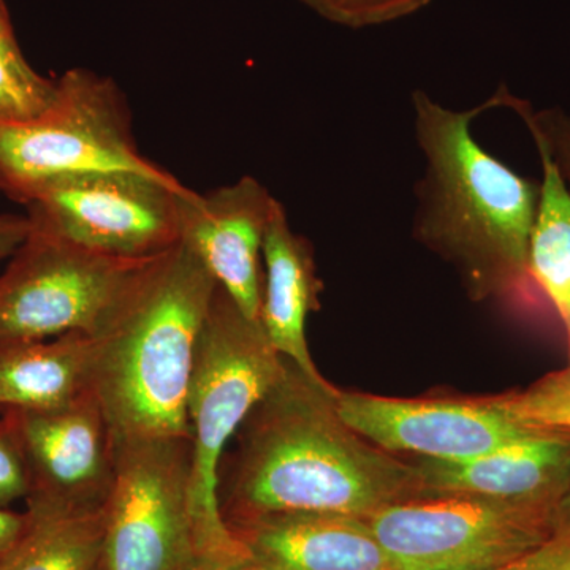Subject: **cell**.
<instances>
[{
	"mask_svg": "<svg viewBox=\"0 0 570 570\" xmlns=\"http://www.w3.org/2000/svg\"><path fill=\"white\" fill-rule=\"evenodd\" d=\"M189 187L137 174H96L40 187L24 202L37 230L108 257L142 261L179 245Z\"/></svg>",
	"mask_w": 570,
	"mask_h": 570,
	"instance_id": "9",
	"label": "cell"
},
{
	"mask_svg": "<svg viewBox=\"0 0 570 570\" xmlns=\"http://www.w3.org/2000/svg\"><path fill=\"white\" fill-rule=\"evenodd\" d=\"M20 438L31 515H86L107 508L118 444L102 404L88 393L52 411H2Z\"/></svg>",
	"mask_w": 570,
	"mask_h": 570,
	"instance_id": "10",
	"label": "cell"
},
{
	"mask_svg": "<svg viewBox=\"0 0 570 570\" xmlns=\"http://www.w3.org/2000/svg\"><path fill=\"white\" fill-rule=\"evenodd\" d=\"M28 527V513L13 512L10 509H0V561L13 549Z\"/></svg>",
	"mask_w": 570,
	"mask_h": 570,
	"instance_id": "26",
	"label": "cell"
},
{
	"mask_svg": "<svg viewBox=\"0 0 570 570\" xmlns=\"http://www.w3.org/2000/svg\"><path fill=\"white\" fill-rule=\"evenodd\" d=\"M325 21L347 29H366L404 20L433 0H298Z\"/></svg>",
	"mask_w": 570,
	"mask_h": 570,
	"instance_id": "21",
	"label": "cell"
},
{
	"mask_svg": "<svg viewBox=\"0 0 570 570\" xmlns=\"http://www.w3.org/2000/svg\"><path fill=\"white\" fill-rule=\"evenodd\" d=\"M417 468L430 497L471 494L504 501L560 502L569 487L570 434L535 431L479 459H423Z\"/></svg>",
	"mask_w": 570,
	"mask_h": 570,
	"instance_id": "14",
	"label": "cell"
},
{
	"mask_svg": "<svg viewBox=\"0 0 570 570\" xmlns=\"http://www.w3.org/2000/svg\"><path fill=\"white\" fill-rule=\"evenodd\" d=\"M28 493V466L20 438L11 420L0 414V509H9Z\"/></svg>",
	"mask_w": 570,
	"mask_h": 570,
	"instance_id": "23",
	"label": "cell"
},
{
	"mask_svg": "<svg viewBox=\"0 0 570 570\" xmlns=\"http://www.w3.org/2000/svg\"><path fill=\"white\" fill-rule=\"evenodd\" d=\"M276 198L254 176L181 202L179 245L204 264L246 317L261 322L262 249Z\"/></svg>",
	"mask_w": 570,
	"mask_h": 570,
	"instance_id": "12",
	"label": "cell"
},
{
	"mask_svg": "<svg viewBox=\"0 0 570 570\" xmlns=\"http://www.w3.org/2000/svg\"><path fill=\"white\" fill-rule=\"evenodd\" d=\"M190 450L184 438L118 442L105 570H209L195 530Z\"/></svg>",
	"mask_w": 570,
	"mask_h": 570,
	"instance_id": "8",
	"label": "cell"
},
{
	"mask_svg": "<svg viewBox=\"0 0 570 570\" xmlns=\"http://www.w3.org/2000/svg\"><path fill=\"white\" fill-rule=\"evenodd\" d=\"M262 258L265 272L261 325L269 344L307 377L328 384L318 373L306 337L307 317L318 309L322 292L314 249L305 236L292 230L279 200L266 227Z\"/></svg>",
	"mask_w": 570,
	"mask_h": 570,
	"instance_id": "15",
	"label": "cell"
},
{
	"mask_svg": "<svg viewBox=\"0 0 570 570\" xmlns=\"http://www.w3.org/2000/svg\"><path fill=\"white\" fill-rule=\"evenodd\" d=\"M28 527L0 570H96L102 562L107 508L86 515L40 517Z\"/></svg>",
	"mask_w": 570,
	"mask_h": 570,
	"instance_id": "18",
	"label": "cell"
},
{
	"mask_svg": "<svg viewBox=\"0 0 570 570\" xmlns=\"http://www.w3.org/2000/svg\"><path fill=\"white\" fill-rule=\"evenodd\" d=\"M213 570H258V569L255 568L253 562H250L249 558H246V560L235 562V564L224 566V568L213 569Z\"/></svg>",
	"mask_w": 570,
	"mask_h": 570,
	"instance_id": "28",
	"label": "cell"
},
{
	"mask_svg": "<svg viewBox=\"0 0 570 570\" xmlns=\"http://www.w3.org/2000/svg\"><path fill=\"white\" fill-rule=\"evenodd\" d=\"M490 401L531 430L570 434V367L540 379L523 392L491 396Z\"/></svg>",
	"mask_w": 570,
	"mask_h": 570,
	"instance_id": "20",
	"label": "cell"
},
{
	"mask_svg": "<svg viewBox=\"0 0 570 570\" xmlns=\"http://www.w3.org/2000/svg\"><path fill=\"white\" fill-rule=\"evenodd\" d=\"M494 94L499 108L517 107L530 116L549 142L551 153L570 186V112L560 107L535 110L528 100L520 99L505 88H499Z\"/></svg>",
	"mask_w": 570,
	"mask_h": 570,
	"instance_id": "22",
	"label": "cell"
},
{
	"mask_svg": "<svg viewBox=\"0 0 570 570\" xmlns=\"http://www.w3.org/2000/svg\"><path fill=\"white\" fill-rule=\"evenodd\" d=\"M560 570H570V549L568 551V554H566L564 562H562Z\"/></svg>",
	"mask_w": 570,
	"mask_h": 570,
	"instance_id": "29",
	"label": "cell"
},
{
	"mask_svg": "<svg viewBox=\"0 0 570 570\" xmlns=\"http://www.w3.org/2000/svg\"><path fill=\"white\" fill-rule=\"evenodd\" d=\"M505 108L519 116L538 151L542 179L531 228L528 268L532 283L550 299L564 325L570 355V186L549 142L530 116L517 107Z\"/></svg>",
	"mask_w": 570,
	"mask_h": 570,
	"instance_id": "17",
	"label": "cell"
},
{
	"mask_svg": "<svg viewBox=\"0 0 570 570\" xmlns=\"http://www.w3.org/2000/svg\"><path fill=\"white\" fill-rule=\"evenodd\" d=\"M558 502L441 494L366 519L392 570H490L558 534Z\"/></svg>",
	"mask_w": 570,
	"mask_h": 570,
	"instance_id": "7",
	"label": "cell"
},
{
	"mask_svg": "<svg viewBox=\"0 0 570 570\" xmlns=\"http://www.w3.org/2000/svg\"><path fill=\"white\" fill-rule=\"evenodd\" d=\"M497 108L494 94L464 111L419 89L412 94L415 138L425 157L414 235L460 269L474 299L521 292L532 281L528 253L539 183L501 163L472 134L474 119Z\"/></svg>",
	"mask_w": 570,
	"mask_h": 570,
	"instance_id": "2",
	"label": "cell"
},
{
	"mask_svg": "<svg viewBox=\"0 0 570 570\" xmlns=\"http://www.w3.org/2000/svg\"><path fill=\"white\" fill-rule=\"evenodd\" d=\"M557 528L561 534H570V490L558 502Z\"/></svg>",
	"mask_w": 570,
	"mask_h": 570,
	"instance_id": "27",
	"label": "cell"
},
{
	"mask_svg": "<svg viewBox=\"0 0 570 570\" xmlns=\"http://www.w3.org/2000/svg\"><path fill=\"white\" fill-rule=\"evenodd\" d=\"M96 356L81 332L0 347V412L69 406L92 392Z\"/></svg>",
	"mask_w": 570,
	"mask_h": 570,
	"instance_id": "16",
	"label": "cell"
},
{
	"mask_svg": "<svg viewBox=\"0 0 570 570\" xmlns=\"http://www.w3.org/2000/svg\"><path fill=\"white\" fill-rule=\"evenodd\" d=\"M217 283L178 245L154 261L134 294L96 337L92 392L116 444L193 439L187 393L195 348Z\"/></svg>",
	"mask_w": 570,
	"mask_h": 570,
	"instance_id": "3",
	"label": "cell"
},
{
	"mask_svg": "<svg viewBox=\"0 0 570 570\" xmlns=\"http://www.w3.org/2000/svg\"><path fill=\"white\" fill-rule=\"evenodd\" d=\"M10 258L0 275V347L99 335L157 257H108L31 227Z\"/></svg>",
	"mask_w": 570,
	"mask_h": 570,
	"instance_id": "6",
	"label": "cell"
},
{
	"mask_svg": "<svg viewBox=\"0 0 570 570\" xmlns=\"http://www.w3.org/2000/svg\"><path fill=\"white\" fill-rule=\"evenodd\" d=\"M570 549V534L558 532L553 539L519 560L490 570H560Z\"/></svg>",
	"mask_w": 570,
	"mask_h": 570,
	"instance_id": "24",
	"label": "cell"
},
{
	"mask_svg": "<svg viewBox=\"0 0 570 570\" xmlns=\"http://www.w3.org/2000/svg\"><path fill=\"white\" fill-rule=\"evenodd\" d=\"M96 174L174 176L138 151L129 105L111 78L63 71L47 110L0 121V193L18 204L47 184Z\"/></svg>",
	"mask_w": 570,
	"mask_h": 570,
	"instance_id": "5",
	"label": "cell"
},
{
	"mask_svg": "<svg viewBox=\"0 0 570 570\" xmlns=\"http://www.w3.org/2000/svg\"><path fill=\"white\" fill-rule=\"evenodd\" d=\"M56 96V78L39 73L22 52L6 0H0V121H26Z\"/></svg>",
	"mask_w": 570,
	"mask_h": 570,
	"instance_id": "19",
	"label": "cell"
},
{
	"mask_svg": "<svg viewBox=\"0 0 570 570\" xmlns=\"http://www.w3.org/2000/svg\"><path fill=\"white\" fill-rule=\"evenodd\" d=\"M261 322L246 317L217 285L198 336L187 415L193 430L190 499L195 530L209 570L246 560L247 551L220 512V469L230 439L284 376Z\"/></svg>",
	"mask_w": 570,
	"mask_h": 570,
	"instance_id": "4",
	"label": "cell"
},
{
	"mask_svg": "<svg viewBox=\"0 0 570 570\" xmlns=\"http://www.w3.org/2000/svg\"><path fill=\"white\" fill-rule=\"evenodd\" d=\"M96 570H105L104 562H100L99 568H97Z\"/></svg>",
	"mask_w": 570,
	"mask_h": 570,
	"instance_id": "30",
	"label": "cell"
},
{
	"mask_svg": "<svg viewBox=\"0 0 570 570\" xmlns=\"http://www.w3.org/2000/svg\"><path fill=\"white\" fill-rule=\"evenodd\" d=\"M258 570H392L370 524L340 513H275L230 527Z\"/></svg>",
	"mask_w": 570,
	"mask_h": 570,
	"instance_id": "13",
	"label": "cell"
},
{
	"mask_svg": "<svg viewBox=\"0 0 570 570\" xmlns=\"http://www.w3.org/2000/svg\"><path fill=\"white\" fill-rule=\"evenodd\" d=\"M335 404L341 419L377 448L430 460L479 459L539 431L510 419L490 397L403 400L336 390Z\"/></svg>",
	"mask_w": 570,
	"mask_h": 570,
	"instance_id": "11",
	"label": "cell"
},
{
	"mask_svg": "<svg viewBox=\"0 0 570 570\" xmlns=\"http://www.w3.org/2000/svg\"><path fill=\"white\" fill-rule=\"evenodd\" d=\"M31 230L28 216L18 214H0V261L17 253L26 236Z\"/></svg>",
	"mask_w": 570,
	"mask_h": 570,
	"instance_id": "25",
	"label": "cell"
},
{
	"mask_svg": "<svg viewBox=\"0 0 570 570\" xmlns=\"http://www.w3.org/2000/svg\"><path fill=\"white\" fill-rule=\"evenodd\" d=\"M336 387L288 362L284 376L239 428L220 512L228 528L275 513L370 519L428 498L417 466L377 448L337 414Z\"/></svg>",
	"mask_w": 570,
	"mask_h": 570,
	"instance_id": "1",
	"label": "cell"
}]
</instances>
